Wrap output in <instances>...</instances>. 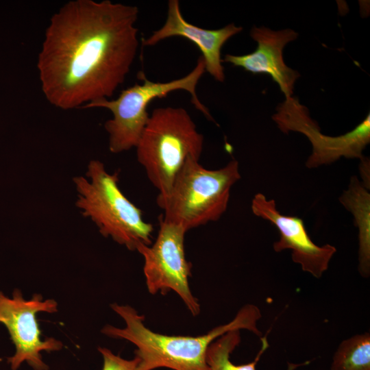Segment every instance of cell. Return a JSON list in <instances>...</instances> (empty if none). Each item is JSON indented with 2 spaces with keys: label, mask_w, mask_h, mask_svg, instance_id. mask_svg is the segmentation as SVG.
I'll use <instances>...</instances> for the list:
<instances>
[{
  "label": "cell",
  "mask_w": 370,
  "mask_h": 370,
  "mask_svg": "<svg viewBox=\"0 0 370 370\" xmlns=\"http://www.w3.org/2000/svg\"><path fill=\"white\" fill-rule=\"evenodd\" d=\"M136 6L73 0L49 21L37 61L42 91L71 110L110 98L123 83L139 45Z\"/></svg>",
  "instance_id": "obj_1"
},
{
  "label": "cell",
  "mask_w": 370,
  "mask_h": 370,
  "mask_svg": "<svg viewBox=\"0 0 370 370\" xmlns=\"http://www.w3.org/2000/svg\"><path fill=\"white\" fill-rule=\"evenodd\" d=\"M112 310L125 321L124 328L107 325L101 332L111 338L128 341L136 346L138 370L169 368L173 370H210L206 362L210 344L231 330H247L262 336L257 323L262 314L255 305L243 306L234 318L205 334L197 336H171L155 332L146 327L144 315L132 306L113 304Z\"/></svg>",
  "instance_id": "obj_2"
},
{
  "label": "cell",
  "mask_w": 370,
  "mask_h": 370,
  "mask_svg": "<svg viewBox=\"0 0 370 370\" xmlns=\"http://www.w3.org/2000/svg\"><path fill=\"white\" fill-rule=\"evenodd\" d=\"M204 136L188 112L180 107H160L149 114L136 146L138 162L144 168L158 196L166 195L188 158L199 160Z\"/></svg>",
  "instance_id": "obj_3"
},
{
  "label": "cell",
  "mask_w": 370,
  "mask_h": 370,
  "mask_svg": "<svg viewBox=\"0 0 370 370\" xmlns=\"http://www.w3.org/2000/svg\"><path fill=\"white\" fill-rule=\"evenodd\" d=\"M88 178H73L77 192L76 206L90 218L105 237H110L130 251L152 243L153 226L143 219V212L122 193L119 173H108L103 162L91 160Z\"/></svg>",
  "instance_id": "obj_4"
},
{
  "label": "cell",
  "mask_w": 370,
  "mask_h": 370,
  "mask_svg": "<svg viewBox=\"0 0 370 370\" xmlns=\"http://www.w3.org/2000/svg\"><path fill=\"white\" fill-rule=\"evenodd\" d=\"M199 161L188 158L169 193L156 198L164 211L160 219L186 232L219 220L227 208L232 187L241 179L236 160L214 170Z\"/></svg>",
  "instance_id": "obj_5"
},
{
  "label": "cell",
  "mask_w": 370,
  "mask_h": 370,
  "mask_svg": "<svg viewBox=\"0 0 370 370\" xmlns=\"http://www.w3.org/2000/svg\"><path fill=\"white\" fill-rule=\"evenodd\" d=\"M205 70V63L200 56L194 69L185 76L166 82H156L140 74L143 83H136L123 90L112 100L101 99L84 105L82 108H103L109 110L112 119L104 125L109 134V149L118 153L136 147L149 114L147 108L156 98L165 97L169 92L183 90L191 96V102L207 119L214 121L208 108L202 104L196 93V88Z\"/></svg>",
  "instance_id": "obj_6"
},
{
  "label": "cell",
  "mask_w": 370,
  "mask_h": 370,
  "mask_svg": "<svg viewBox=\"0 0 370 370\" xmlns=\"http://www.w3.org/2000/svg\"><path fill=\"white\" fill-rule=\"evenodd\" d=\"M186 232L182 227L160 219L155 241L140 247L137 251L144 258L143 272L149 293L164 295L175 292L195 317L200 313L201 307L189 286L192 264L186 258Z\"/></svg>",
  "instance_id": "obj_7"
},
{
  "label": "cell",
  "mask_w": 370,
  "mask_h": 370,
  "mask_svg": "<svg viewBox=\"0 0 370 370\" xmlns=\"http://www.w3.org/2000/svg\"><path fill=\"white\" fill-rule=\"evenodd\" d=\"M57 311L58 303L51 299L44 300L40 294L27 300L20 290H14L12 298L0 291V323L7 328L16 348L14 354L7 358L12 370H17L23 362L34 370L49 369L41 352L59 351L63 344L54 338L42 340L36 314Z\"/></svg>",
  "instance_id": "obj_8"
},
{
  "label": "cell",
  "mask_w": 370,
  "mask_h": 370,
  "mask_svg": "<svg viewBox=\"0 0 370 370\" xmlns=\"http://www.w3.org/2000/svg\"><path fill=\"white\" fill-rule=\"evenodd\" d=\"M276 110L272 118L282 132H300L311 143L312 151L306 162L308 168L329 164L341 157L360 160L364 158L362 151L370 142L369 114L352 131L330 136L321 132L318 124L310 118L308 108L297 98L285 97Z\"/></svg>",
  "instance_id": "obj_9"
},
{
  "label": "cell",
  "mask_w": 370,
  "mask_h": 370,
  "mask_svg": "<svg viewBox=\"0 0 370 370\" xmlns=\"http://www.w3.org/2000/svg\"><path fill=\"white\" fill-rule=\"evenodd\" d=\"M252 212L271 222L278 229L280 238L273 245L275 251L290 249L295 263L304 272L320 278L329 267L336 252L334 246L316 245L309 236L303 220L297 217L282 214L273 199H267L262 193L256 194L251 201Z\"/></svg>",
  "instance_id": "obj_10"
},
{
  "label": "cell",
  "mask_w": 370,
  "mask_h": 370,
  "mask_svg": "<svg viewBox=\"0 0 370 370\" xmlns=\"http://www.w3.org/2000/svg\"><path fill=\"white\" fill-rule=\"evenodd\" d=\"M250 36L258 43L254 52L243 56L226 54L222 62L253 73L269 75L285 97H291L295 82L300 74L286 65L282 51L287 43L297 38L298 34L291 29L274 31L264 26H254Z\"/></svg>",
  "instance_id": "obj_11"
},
{
  "label": "cell",
  "mask_w": 370,
  "mask_h": 370,
  "mask_svg": "<svg viewBox=\"0 0 370 370\" xmlns=\"http://www.w3.org/2000/svg\"><path fill=\"white\" fill-rule=\"evenodd\" d=\"M242 29L241 27H237L233 23L218 29L197 27L183 17L178 0H169L164 24L147 38H143V45L153 46L162 40L174 36L185 38L195 44L201 51L206 71L215 80L223 82L225 74L221 64V48L229 38Z\"/></svg>",
  "instance_id": "obj_12"
},
{
  "label": "cell",
  "mask_w": 370,
  "mask_h": 370,
  "mask_svg": "<svg viewBox=\"0 0 370 370\" xmlns=\"http://www.w3.org/2000/svg\"><path fill=\"white\" fill-rule=\"evenodd\" d=\"M341 204L354 218L358 228V271L364 278L370 274V194L356 176L339 197Z\"/></svg>",
  "instance_id": "obj_13"
},
{
  "label": "cell",
  "mask_w": 370,
  "mask_h": 370,
  "mask_svg": "<svg viewBox=\"0 0 370 370\" xmlns=\"http://www.w3.org/2000/svg\"><path fill=\"white\" fill-rule=\"evenodd\" d=\"M241 341L240 330H231L212 342L206 352V362L210 370H256V364L269 347L267 335L261 338V348L253 361L235 365L231 361L230 356Z\"/></svg>",
  "instance_id": "obj_14"
},
{
  "label": "cell",
  "mask_w": 370,
  "mask_h": 370,
  "mask_svg": "<svg viewBox=\"0 0 370 370\" xmlns=\"http://www.w3.org/2000/svg\"><path fill=\"white\" fill-rule=\"evenodd\" d=\"M330 370H370V334L343 341L334 354Z\"/></svg>",
  "instance_id": "obj_15"
},
{
  "label": "cell",
  "mask_w": 370,
  "mask_h": 370,
  "mask_svg": "<svg viewBox=\"0 0 370 370\" xmlns=\"http://www.w3.org/2000/svg\"><path fill=\"white\" fill-rule=\"evenodd\" d=\"M98 351L103 357L101 370H138V359L135 356L132 360H127L105 347H99Z\"/></svg>",
  "instance_id": "obj_16"
},
{
  "label": "cell",
  "mask_w": 370,
  "mask_h": 370,
  "mask_svg": "<svg viewBox=\"0 0 370 370\" xmlns=\"http://www.w3.org/2000/svg\"><path fill=\"white\" fill-rule=\"evenodd\" d=\"M360 172L361 177L362 179V184L369 190L370 186V166H369V160L368 158L364 157L360 160Z\"/></svg>",
  "instance_id": "obj_17"
}]
</instances>
